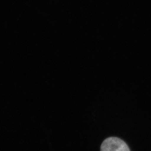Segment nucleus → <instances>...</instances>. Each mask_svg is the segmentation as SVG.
I'll return each mask as SVG.
<instances>
[{
	"instance_id": "nucleus-1",
	"label": "nucleus",
	"mask_w": 151,
	"mask_h": 151,
	"mask_svg": "<svg viewBox=\"0 0 151 151\" xmlns=\"http://www.w3.org/2000/svg\"><path fill=\"white\" fill-rule=\"evenodd\" d=\"M100 149L101 151H130L127 144L116 137H110L104 140Z\"/></svg>"
}]
</instances>
